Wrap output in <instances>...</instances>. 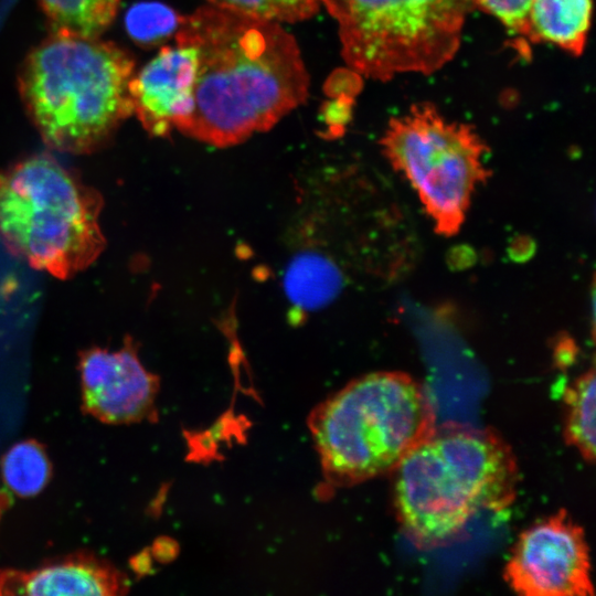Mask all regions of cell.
Here are the masks:
<instances>
[{
  "label": "cell",
  "instance_id": "cell-1",
  "mask_svg": "<svg viewBox=\"0 0 596 596\" xmlns=\"http://www.w3.org/2000/svg\"><path fill=\"white\" fill-rule=\"evenodd\" d=\"M175 41L196 52L192 105L174 129L214 147L237 145L304 104L309 74L280 23L203 6L181 15Z\"/></svg>",
  "mask_w": 596,
  "mask_h": 596
},
{
  "label": "cell",
  "instance_id": "cell-2",
  "mask_svg": "<svg viewBox=\"0 0 596 596\" xmlns=\"http://www.w3.org/2000/svg\"><path fill=\"white\" fill-rule=\"evenodd\" d=\"M392 472L397 521L421 550L454 542L480 512L507 509L519 475L496 432L458 423L435 426Z\"/></svg>",
  "mask_w": 596,
  "mask_h": 596
},
{
  "label": "cell",
  "instance_id": "cell-3",
  "mask_svg": "<svg viewBox=\"0 0 596 596\" xmlns=\"http://www.w3.org/2000/svg\"><path fill=\"white\" fill-rule=\"evenodd\" d=\"M134 60L97 38L55 31L24 61L20 92L44 142L88 153L103 146L134 113Z\"/></svg>",
  "mask_w": 596,
  "mask_h": 596
},
{
  "label": "cell",
  "instance_id": "cell-4",
  "mask_svg": "<svg viewBox=\"0 0 596 596\" xmlns=\"http://www.w3.org/2000/svg\"><path fill=\"white\" fill-rule=\"evenodd\" d=\"M423 385L400 371L350 382L311 414L309 427L330 482L351 486L392 472L435 428Z\"/></svg>",
  "mask_w": 596,
  "mask_h": 596
},
{
  "label": "cell",
  "instance_id": "cell-5",
  "mask_svg": "<svg viewBox=\"0 0 596 596\" xmlns=\"http://www.w3.org/2000/svg\"><path fill=\"white\" fill-rule=\"evenodd\" d=\"M102 209L99 192L51 157L33 156L0 171L1 241L54 277L70 278L100 255Z\"/></svg>",
  "mask_w": 596,
  "mask_h": 596
},
{
  "label": "cell",
  "instance_id": "cell-6",
  "mask_svg": "<svg viewBox=\"0 0 596 596\" xmlns=\"http://www.w3.org/2000/svg\"><path fill=\"white\" fill-rule=\"evenodd\" d=\"M337 21L341 55L358 75L386 82L429 75L459 50L472 0H319Z\"/></svg>",
  "mask_w": 596,
  "mask_h": 596
},
{
  "label": "cell",
  "instance_id": "cell-7",
  "mask_svg": "<svg viewBox=\"0 0 596 596\" xmlns=\"http://www.w3.org/2000/svg\"><path fill=\"white\" fill-rule=\"evenodd\" d=\"M380 146L416 193L435 232L456 235L475 191L491 175L483 139L470 125L448 121L433 104L421 103L390 119Z\"/></svg>",
  "mask_w": 596,
  "mask_h": 596
},
{
  "label": "cell",
  "instance_id": "cell-8",
  "mask_svg": "<svg viewBox=\"0 0 596 596\" xmlns=\"http://www.w3.org/2000/svg\"><path fill=\"white\" fill-rule=\"evenodd\" d=\"M503 576L525 596L594 595L583 529L565 510L536 522L520 534Z\"/></svg>",
  "mask_w": 596,
  "mask_h": 596
},
{
  "label": "cell",
  "instance_id": "cell-9",
  "mask_svg": "<svg viewBox=\"0 0 596 596\" xmlns=\"http://www.w3.org/2000/svg\"><path fill=\"white\" fill-rule=\"evenodd\" d=\"M84 411L108 424L143 419L153 408L158 379L130 341L117 350L92 348L79 358Z\"/></svg>",
  "mask_w": 596,
  "mask_h": 596
},
{
  "label": "cell",
  "instance_id": "cell-10",
  "mask_svg": "<svg viewBox=\"0 0 596 596\" xmlns=\"http://www.w3.org/2000/svg\"><path fill=\"white\" fill-rule=\"evenodd\" d=\"M196 73V52L187 43L164 46L129 82L134 113L155 137H167L188 115Z\"/></svg>",
  "mask_w": 596,
  "mask_h": 596
},
{
  "label": "cell",
  "instance_id": "cell-11",
  "mask_svg": "<svg viewBox=\"0 0 596 596\" xmlns=\"http://www.w3.org/2000/svg\"><path fill=\"white\" fill-rule=\"evenodd\" d=\"M123 574L92 554H74L29 572L0 571L4 595H118L126 590Z\"/></svg>",
  "mask_w": 596,
  "mask_h": 596
},
{
  "label": "cell",
  "instance_id": "cell-12",
  "mask_svg": "<svg viewBox=\"0 0 596 596\" xmlns=\"http://www.w3.org/2000/svg\"><path fill=\"white\" fill-rule=\"evenodd\" d=\"M593 0H533L525 40L554 44L581 55L590 26Z\"/></svg>",
  "mask_w": 596,
  "mask_h": 596
},
{
  "label": "cell",
  "instance_id": "cell-13",
  "mask_svg": "<svg viewBox=\"0 0 596 596\" xmlns=\"http://www.w3.org/2000/svg\"><path fill=\"white\" fill-rule=\"evenodd\" d=\"M336 266L318 254L298 255L288 266L285 289L290 301L304 309L313 310L328 304L340 287Z\"/></svg>",
  "mask_w": 596,
  "mask_h": 596
},
{
  "label": "cell",
  "instance_id": "cell-14",
  "mask_svg": "<svg viewBox=\"0 0 596 596\" xmlns=\"http://www.w3.org/2000/svg\"><path fill=\"white\" fill-rule=\"evenodd\" d=\"M595 371L592 368L564 391L565 440L590 462L595 458Z\"/></svg>",
  "mask_w": 596,
  "mask_h": 596
},
{
  "label": "cell",
  "instance_id": "cell-15",
  "mask_svg": "<svg viewBox=\"0 0 596 596\" xmlns=\"http://www.w3.org/2000/svg\"><path fill=\"white\" fill-rule=\"evenodd\" d=\"M58 32L98 38L115 19L120 0H39Z\"/></svg>",
  "mask_w": 596,
  "mask_h": 596
},
{
  "label": "cell",
  "instance_id": "cell-16",
  "mask_svg": "<svg viewBox=\"0 0 596 596\" xmlns=\"http://www.w3.org/2000/svg\"><path fill=\"white\" fill-rule=\"evenodd\" d=\"M6 485L20 497L39 493L49 482L51 464L45 449L35 440L13 445L3 456Z\"/></svg>",
  "mask_w": 596,
  "mask_h": 596
},
{
  "label": "cell",
  "instance_id": "cell-17",
  "mask_svg": "<svg viewBox=\"0 0 596 596\" xmlns=\"http://www.w3.org/2000/svg\"><path fill=\"white\" fill-rule=\"evenodd\" d=\"M210 6L272 22H300L319 11V0H206Z\"/></svg>",
  "mask_w": 596,
  "mask_h": 596
},
{
  "label": "cell",
  "instance_id": "cell-18",
  "mask_svg": "<svg viewBox=\"0 0 596 596\" xmlns=\"http://www.w3.org/2000/svg\"><path fill=\"white\" fill-rule=\"evenodd\" d=\"M181 15L153 1L132 6L125 18L128 34L143 45L156 44L177 31Z\"/></svg>",
  "mask_w": 596,
  "mask_h": 596
},
{
  "label": "cell",
  "instance_id": "cell-19",
  "mask_svg": "<svg viewBox=\"0 0 596 596\" xmlns=\"http://www.w3.org/2000/svg\"><path fill=\"white\" fill-rule=\"evenodd\" d=\"M533 0H473L475 7L497 18L510 33L526 38Z\"/></svg>",
  "mask_w": 596,
  "mask_h": 596
}]
</instances>
